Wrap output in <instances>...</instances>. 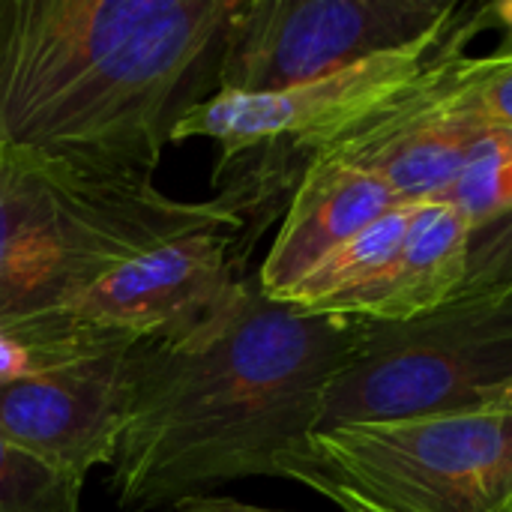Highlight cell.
<instances>
[{
	"label": "cell",
	"mask_w": 512,
	"mask_h": 512,
	"mask_svg": "<svg viewBox=\"0 0 512 512\" xmlns=\"http://www.w3.org/2000/svg\"><path fill=\"white\" fill-rule=\"evenodd\" d=\"M363 327L273 300L252 273L192 333L138 339L123 360L126 417L108 480L117 507L150 512L246 477L282 480Z\"/></svg>",
	"instance_id": "cell-1"
},
{
	"label": "cell",
	"mask_w": 512,
	"mask_h": 512,
	"mask_svg": "<svg viewBox=\"0 0 512 512\" xmlns=\"http://www.w3.org/2000/svg\"><path fill=\"white\" fill-rule=\"evenodd\" d=\"M237 0H0V144L153 174Z\"/></svg>",
	"instance_id": "cell-2"
},
{
	"label": "cell",
	"mask_w": 512,
	"mask_h": 512,
	"mask_svg": "<svg viewBox=\"0 0 512 512\" xmlns=\"http://www.w3.org/2000/svg\"><path fill=\"white\" fill-rule=\"evenodd\" d=\"M207 228L246 231L219 195L180 201L153 174L0 144V318L72 306L129 258Z\"/></svg>",
	"instance_id": "cell-3"
},
{
	"label": "cell",
	"mask_w": 512,
	"mask_h": 512,
	"mask_svg": "<svg viewBox=\"0 0 512 512\" xmlns=\"http://www.w3.org/2000/svg\"><path fill=\"white\" fill-rule=\"evenodd\" d=\"M282 480L342 512H512V408L315 432Z\"/></svg>",
	"instance_id": "cell-4"
},
{
	"label": "cell",
	"mask_w": 512,
	"mask_h": 512,
	"mask_svg": "<svg viewBox=\"0 0 512 512\" xmlns=\"http://www.w3.org/2000/svg\"><path fill=\"white\" fill-rule=\"evenodd\" d=\"M512 408V288L369 324L330 387L318 432Z\"/></svg>",
	"instance_id": "cell-5"
},
{
	"label": "cell",
	"mask_w": 512,
	"mask_h": 512,
	"mask_svg": "<svg viewBox=\"0 0 512 512\" xmlns=\"http://www.w3.org/2000/svg\"><path fill=\"white\" fill-rule=\"evenodd\" d=\"M462 9L450 0H237L216 90H288L375 54L432 42Z\"/></svg>",
	"instance_id": "cell-6"
},
{
	"label": "cell",
	"mask_w": 512,
	"mask_h": 512,
	"mask_svg": "<svg viewBox=\"0 0 512 512\" xmlns=\"http://www.w3.org/2000/svg\"><path fill=\"white\" fill-rule=\"evenodd\" d=\"M246 252L234 228L165 240L96 279L72 309L135 339H180L201 327L237 288Z\"/></svg>",
	"instance_id": "cell-7"
},
{
	"label": "cell",
	"mask_w": 512,
	"mask_h": 512,
	"mask_svg": "<svg viewBox=\"0 0 512 512\" xmlns=\"http://www.w3.org/2000/svg\"><path fill=\"white\" fill-rule=\"evenodd\" d=\"M126 351L0 387V435L81 483L111 468L126 417Z\"/></svg>",
	"instance_id": "cell-8"
},
{
	"label": "cell",
	"mask_w": 512,
	"mask_h": 512,
	"mask_svg": "<svg viewBox=\"0 0 512 512\" xmlns=\"http://www.w3.org/2000/svg\"><path fill=\"white\" fill-rule=\"evenodd\" d=\"M441 63L321 153L378 177L402 201H441L492 129L450 111L438 84Z\"/></svg>",
	"instance_id": "cell-9"
},
{
	"label": "cell",
	"mask_w": 512,
	"mask_h": 512,
	"mask_svg": "<svg viewBox=\"0 0 512 512\" xmlns=\"http://www.w3.org/2000/svg\"><path fill=\"white\" fill-rule=\"evenodd\" d=\"M399 204L402 198L378 177L318 153L303 171L276 240L255 273L261 291L273 300H285L333 249Z\"/></svg>",
	"instance_id": "cell-10"
},
{
	"label": "cell",
	"mask_w": 512,
	"mask_h": 512,
	"mask_svg": "<svg viewBox=\"0 0 512 512\" xmlns=\"http://www.w3.org/2000/svg\"><path fill=\"white\" fill-rule=\"evenodd\" d=\"M465 246L468 222L450 204L417 201L396 255L342 318L402 324L450 303L465 276Z\"/></svg>",
	"instance_id": "cell-11"
},
{
	"label": "cell",
	"mask_w": 512,
	"mask_h": 512,
	"mask_svg": "<svg viewBox=\"0 0 512 512\" xmlns=\"http://www.w3.org/2000/svg\"><path fill=\"white\" fill-rule=\"evenodd\" d=\"M138 339L102 327L72 306L0 318V387L48 375L87 360L111 357Z\"/></svg>",
	"instance_id": "cell-12"
},
{
	"label": "cell",
	"mask_w": 512,
	"mask_h": 512,
	"mask_svg": "<svg viewBox=\"0 0 512 512\" xmlns=\"http://www.w3.org/2000/svg\"><path fill=\"white\" fill-rule=\"evenodd\" d=\"M414 207L417 201H402L399 207L375 219L369 228H363L357 237L333 249L282 303H294L321 315H345L348 303L366 285H372L396 255L414 216Z\"/></svg>",
	"instance_id": "cell-13"
},
{
	"label": "cell",
	"mask_w": 512,
	"mask_h": 512,
	"mask_svg": "<svg viewBox=\"0 0 512 512\" xmlns=\"http://www.w3.org/2000/svg\"><path fill=\"white\" fill-rule=\"evenodd\" d=\"M441 201L450 204L468 228L512 207V129L492 126L486 132L477 153Z\"/></svg>",
	"instance_id": "cell-14"
},
{
	"label": "cell",
	"mask_w": 512,
	"mask_h": 512,
	"mask_svg": "<svg viewBox=\"0 0 512 512\" xmlns=\"http://www.w3.org/2000/svg\"><path fill=\"white\" fill-rule=\"evenodd\" d=\"M441 96L456 114L512 129V60L453 54L438 69Z\"/></svg>",
	"instance_id": "cell-15"
},
{
	"label": "cell",
	"mask_w": 512,
	"mask_h": 512,
	"mask_svg": "<svg viewBox=\"0 0 512 512\" xmlns=\"http://www.w3.org/2000/svg\"><path fill=\"white\" fill-rule=\"evenodd\" d=\"M81 486L0 435V512H81Z\"/></svg>",
	"instance_id": "cell-16"
},
{
	"label": "cell",
	"mask_w": 512,
	"mask_h": 512,
	"mask_svg": "<svg viewBox=\"0 0 512 512\" xmlns=\"http://www.w3.org/2000/svg\"><path fill=\"white\" fill-rule=\"evenodd\" d=\"M512 288V207L468 228L465 276L453 300Z\"/></svg>",
	"instance_id": "cell-17"
},
{
	"label": "cell",
	"mask_w": 512,
	"mask_h": 512,
	"mask_svg": "<svg viewBox=\"0 0 512 512\" xmlns=\"http://www.w3.org/2000/svg\"><path fill=\"white\" fill-rule=\"evenodd\" d=\"M483 27H501L504 30V42L495 51V57L512 60V0H501V3L483 6Z\"/></svg>",
	"instance_id": "cell-18"
},
{
	"label": "cell",
	"mask_w": 512,
	"mask_h": 512,
	"mask_svg": "<svg viewBox=\"0 0 512 512\" xmlns=\"http://www.w3.org/2000/svg\"><path fill=\"white\" fill-rule=\"evenodd\" d=\"M174 512H285V510H264L255 504H243L234 498H216V495H204V498H192L177 504Z\"/></svg>",
	"instance_id": "cell-19"
}]
</instances>
